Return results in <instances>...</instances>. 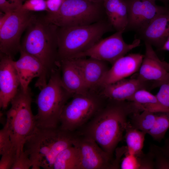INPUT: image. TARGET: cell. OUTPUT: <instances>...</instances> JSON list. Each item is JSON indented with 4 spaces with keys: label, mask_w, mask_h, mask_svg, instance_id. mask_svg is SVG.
I'll use <instances>...</instances> for the list:
<instances>
[{
    "label": "cell",
    "mask_w": 169,
    "mask_h": 169,
    "mask_svg": "<svg viewBox=\"0 0 169 169\" xmlns=\"http://www.w3.org/2000/svg\"><path fill=\"white\" fill-rule=\"evenodd\" d=\"M143 111L133 101L107 99L104 106L75 132L94 140L112 158L117 145L123 138L128 117Z\"/></svg>",
    "instance_id": "cell-1"
},
{
    "label": "cell",
    "mask_w": 169,
    "mask_h": 169,
    "mask_svg": "<svg viewBox=\"0 0 169 169\" xmlns=\"http://www.w3.org/2000/svg\"><path fill=\"white\" fill-rule=\"evenodd\" d=\"M59 27L48 21L45 16L35 15L26 30L21 49L41 63L49 79L59 67L58 30Z\"/></svg>",
    "instance_id": "cell-2"
},
{
    "label": "cell",
    "mask_w": 169,
    "mask_h": 169,
    "mask_svg": "<svg viewBox=\"0 0 169 169\" xmlns=\"http://www.w3.org/2000/svg\"><path fill=\"white\" fill-rule=\"evenodd\" d=\"M75 132L66 131L59 126L55 128L37 127L27 138L24 150L28 154L32 169H52L59 154L73 145Z\"/></svg>",
    "instance_id": "cell-3"
},
{
    "label": "cell",
    "mask_w": 169,
    "mask_h": 169,
    "mask_svg": "<svg viewBox=\"0 0 169 169\" xmlns=\"http://www.w3.org/2000/svg\"><path fill=\"white\" fill-rule=\"evenodd\" d=\"M114 29L107 18L89 25L59 27L58 60L74 58L87 50Z\"/></svg>",
    "instance_id": "cell-4"
},
{
    "label": "cell",
    "mask_w": 169,
    "mask_h": 169,
    "mask_svg": "<svg viewBox=\"0 0 169 169\" xmlns=\"http://www.w3.org/2000/svg\"><path fill=\"white\" fill-rule=\"evenodd\" d=\"M40 90L36 100L38 112L35 115L37 127L59 126L62 110L74 95L62 83L59 66L53 71L47 84Z\"/></svg>",
    "instance_id": "cell-5"
},
{
    "label": "cell",
    "mask_w": 169,
    "mask_h": 169,
    "mask_svg": "<svg viewBox=\"0 0 169 169\" xmlns=\"http://www.w3.org/2000/svg\"><path fill=\"white\" fill-rule=\"evenodd\" d=\"M32 94L29 87L26 91L20 86L11 100V106L6 112V121L16 158L24 151L27 138L37 127L35 116L31 109Z\"/></svg>",
    "instance_id": "cell-6"
},
{
    "label": "cell",
    "mask_w": 169,
    "mask_h": 169,
    "mask_svg": "<svg viewBox=\"0 0 169 169\" xmlns=\"http://www.w3.org/2000/svg\"><path fill=\"white\" fill-rule=\"evenodd\" d=\"M107 100L95 90L74 95L62 110L59 126L66 131H75L94 116L104 106Z\"/></svg>",
    "instance_id": "cell-7"
},
{
    "label": "cell",
    "mask_w": 169,
    "mask_h": 169,
    "mask_svg": "<svg viewBox=\"0 0 169 169\" xmlns=\"http://www.w3.org/2000/svg\"><path fill=\"white\" fill-rule=\"evenodd\" d=\"M45 17L59 27L89 25L107 18L103 3L89 0H65L58 13Z\"/></svg>",
    "instance_id": "cell-8"
},
{
    "label": "cell",
    "mask_w": 169,
    "mask_h": 169,
    "mask_svg": "<svg viewBox=\"0 0 169 169\" xmlns=\"http://www.w3.org/2000/svg\"><path fill=\"white\" fill-rule=\"evenodd\" d=\"M36 15L32 12H12L0 28V53L13 59L21 48V38Z\"/></svg>",
    "instance_id": "cell-9"
},
{
    "label": "cell",
    "mask_w": 169,
    "mask_h": 169,
    "mask_svg": "<svg viewBox=\"0 0 169 169\" xmlns=\"http://www.w3.org/2000/svg\"><path fill=\"white\" fill-rule=\"evenodd\" d=\"M123 32L116 31L107 38H102L90 49L74 58L89 57L113 64L129 51L140 45V40L139 39H135L131 44L126 43L122 37Z\"/></svg>",
    "instance_id": "cell-10"
},
{
    "label": "cell",
    "mask_w": 169,
    "mask_h": 169,
    "mask_svg": "<svg viewBox=\"0 0 169 169\" xmlns=\"http://www.w3.org/2000/svg\"><path fill=\"white\" fill-rule=\"evenodd\" d=\"M75 133L73 144L79 153V169H114L112 158L94 140Z\"/></svg>",
    "instance_id": "cell-11"
},
{
    "label": "cell",
    "mask_w": 169,
    "mask_h": 169,
    "mask_svg": "<svg viewBox=\"0 0 169 169\" xmlns=\"http://www.w3.org/2000/svg\"><path fill=\"white\" fill-rule=\"evenodd\" d=\"M128 7V28L141 31L153 19L169 12L167 6L157 5L150 0H125Z\"/></svg>",
    "instance_id": "cell-12"
},
{
    "label": "cell",
    "mask_w": 169,
    "mask_h": 169,
    "mask_svg": "<svg viewBox=\"0 0 169 169\" xmlns=\"http://www.w3.org/2000/svg\"><path fill=\"white\" fill-rule=\"evenodd\" d=\"M19 53V59L14 61V64L20 79V87L24 90H27L31 80L38 77L35 85L40 90L49 80L43 65L36 58L21 48Z\"/></svg>",
    "instance_id": "cell-13"
},
{
    "label": "cell",
    "mask_w": 169,
    "mask_h": 169,
    "mask_svg": "<svg viewBox=\"0 0 169 169\" xmlns=\"http://www.w3.org/2000/svg\"><path fill=\"white\" fill-rule=\"evenodd\" d=\"M11 57L0 53V107L5 110L20 86L19 77Z\"/></svg>",
    "instance_id": "cell-14"
},
{
    "label": "cell",
    "mask_w": 169,
    "mask_h": 169,
    "mask_svg": "<svg viewBox=\"0 0 169 169\" xmlns=\"http://www.w3.org/2000/svg\"><path fill=\"white\" fill-rule=\"evenodd\" d=\"M145 53L137 77L140 80L152 83L154 88L160 87L169 78L165 68L150 44L145 42Z\"/></svg>",
    "instance_id": "cell-15"
},
{
    "label": "cell",
    "mask_w": 169,
    "mask_h": 169,
    "mask_svg": "<svg viewBox=\"0 0 169 169\" xmlns=\"http://www.w3.org/2000/svg\"><path fill=\"white\" fill-rule=\"evenodd\" d=\"M144 57L140 54H130L118 59L106 72L98 88L126 78L138 71Z\"/></svg>",
    "instance_id": "cell-16"
},
{
    "label": "cell",
    "mask_w": 169,
    "mask_h": 169,
    "mask_svg": "<svg viewBox=\"0 0 169 169\" xmlns=\"http://www.w3.org/2000/svg\"><path fill=\"white\" fill-rule=\"evenodd\" d=\"M153 88V84L142 81L136 77L124 79L100 88V94L106 99L128 100L137 91Z\"/></svg>",
    "instance_id": "cell-17"
},
{
    "label": "cell",
    "mask_w": 169,
    "mask_h": 169,
    "mask_svg": "<svg viewBox=\"0 0 169 169\" xmlns=\"http://www.w3.org/2000/svg\"><path fill=\"white\" fill-rule=\"evenodd\" d=\"M71 59L90 90H96L101 79L109 69L106 62L90 57Z\"/></svg>",
    "instance_id": "cell-18"
},
{
    "label": "cell",
    "mask_w": 169,
    "mask_h": 169,
    "mask_svg": "<svg viewBox=\"0 0 169 169\" xmlns=\"http://www.w3.org/2000/svg\"><path fill=\"white\" fill-rule=\"evenodd\" d=\"M140 32L145 42L160 49L169 36V12L157 17Z\"/></svg>",
    "instance_id": "cell-19"
},
{
    "label": "cell",
    "mask_w": 169,
    "mask_h": 169,
    "mask_svg": "<svg viewBox=\"0 0 169 169\" xmlns=\"http://www.w3.org/2000/svg\"><path fill=\"white\" fill-rule=\"evenodd\" d=\"M59 63L62 83L69 92L74 95L85 94L90 90L71 59L62 60Z\"/></svg>",
    "instance_id": "cell-20"
},
{
    "label": "cell",
    "mask_w": 169,
    "mask_h": 169,
    "mask_svg": "<svg viewBox=\"0 0 169 169\" xmlns=\"http://www.w3.org/2000/svg\"><path fill=\"white\" fill-rule=\"evenodd\" d=\"M103 5L107 18L116 31L127 29L128 10L125 0H104Z\"/></svg>",
    "instance_id": "cell-21"
},
{
    "label": "cell",
    "mask_w": 169,
    "mask_h": 169,
    "mask_svg": "<svg viewBox=\"0 0 169 169\" xmlns=\"http://www.w3.org/2000/svg\"><path fill=\"white\" fill-rule=\"evenodd\" d=\"M128 101L134 102L143 110L155 113L169 111V107L162 104L156 95L145 89L137 91Z\"/></svg>",
    "instance_id": "cell-22"
},
{
    "label": "cell",
    "mask_w": 169,
    "mask_h": 169,
    "mask_svg": "<svg viewBox=\"0 0 169 169\" xmlns=\"http://www.w3.org/2000/svg\"><path fill=\"white\" fill-rule=\"evenodd\" d=\"M80 156L77 149L73 145L61 151L56 157L52 169H79Z\"/></svg>",
    "instance_id": "cell-23"
},
{
    "label": "cell",
    "mask_w": 169,
    "mask_h": 169,
    "mask_svg": "<svg viewBox=\"0 0 169 169\" xmlns=\"http://www.w3.org/2000/svg\"><path fill=\"white\" fill-rule=\"evenodd\" d=\"M125 132L124 137L128 152L137 156L143 155L144 153L142 150L146 133L134 127L129 120Z\"/></svg>",
    "instance_id": "cell-24"
},
{
    "label": "cell",
    "mask_w": 169,
    "mask_h": 169,
    "mask_svg": "<svg viewBox=\"0 0 169 169\" xmlns=\"http://www.w3.org/2000/svg\"><path fill=\"white\" fill-rule=\"evenodd\" d=\"M125 156L121 161L120 167L121 169H154L153 157L149 152L137 156L128 152L126 147L124 153Z\"/></svg>",
    "instance_id": "cell-25"
},
{
    "label": "cell",
    "mask_w": 169,
    "mask_h": 169,
    "mask_svg": "<svg viewBox=\"0 0 169 169\" xmlns=\"http://www.w3.org/2000/svg\"><path fill=\"white\" fill-rule=\"evenodd\" d=\"M157 115V113L144 110L131 114L129 121L134 127L147 134L154 124Z\"/></svg>",
    "instance_id": "cell-26"
},
{
    "label": "cell",
    "mask_w": 169,
    "mask_h": 169,
    "mask_svg": "<svg viewBox=\"0 0 169 169\" xmlns=\"http://www.w3.org/2000/svg\"><path fill=\"white\" fill-rule=\"evenodd\" d=\"M169 128V111L158 112L154 124L147 134L155 140L160 142Z\"/></svg>",
    "instance_id": "cell-27"
},
{
    "label": "cell",
    "mask_w": 169,
    "mask_h": 169,
    "mask_svg": "<svg viewBox=\"0 0 169 169\" xmlns=\"http://www.w3.org/2000/svg\"><path fill=\"white\" fill-rule=\"evenodd\" d=\"M150 151L153 155L155 169H169V155L162 147L153 145Z\"/></svg>",
    "instance_id": "cell-28"
},
{
    "label": "cell",
    "mask_w": 169,
    "mask_h": 169,
    "mask_svg": "<svg viewBox=\"0 0 169 169\" xmlns=\"http://www.w3.org/2000/svg\"><path fill=\"white\" fill-rule=\"evenodd\" d=\"M12 150H14L12 142L8 129L5 124L0 131V154L2 156Z\"/></svg>",
    "instance_id": "cell-29"
},
{
    "label": "cell",
    "mask_w": 169,
    "mask_h": 169,
    "mask_svg": "<svg viewBox=\"0 0 169 169\" xmlns=\"http://www.w3.org/2000/svg\"><path fill=\"white\" fill-rule=\"evenodd\" d=\"M17 11L31 12L45 11L47 13L48 12L45 0H27Z\"/></svg>",
    "instance_id": "cell-30"
},
{
    "label": "cell",
    "mask_w": 169,
    "mask_h": 169,
    "mask_svg": "<svg viewBox=\"0 0 169 169\" xmlns=\"http://www.w3.org/2000/svg\"><path fill=\"white\" fill-rule=\"evenodd\" d=\"M25 0H0V12L3 13L13 12L22 6Z\"/></svg>",
    "instance_id": "cell-31"
},
{
    "label": "cell",
    "mask_w": 169,
    "mask_h": 169,
    "mask_svg": "<svg viewBox=\"0 0 169 169\" xmlns=\"http://www.w3.org/2000/svg\"><path fill=\"white\" fill-rule=\"evenodd\" d=\"M160 87L159 90L156 96L162 104L169 107V78Z\"/></svg>",
    "instance_id": "cell-32"
},
{
    "label": "cell",
    "mask_w": 169,
    "mask_h": 169,
    "mask_svg": "<svg viewBox=\"0 0 169 169\" xmlns=\"http://www.w3.org/2000/svg\"><path fill=\"white\" fill-rule=\"evenodd\" d=\"M31 166L29 156L24 151L15 158L12 169H28Z\"/></svg>",
    "instance_id": "cell-33"
},
{
    "label": "cell",
    "mask_w": 169,
    "mask_h": 169,
    "mask_svg": "<svg viewBox=\"0 0 169 169\" xmlns=\"http://www.w3.org/2000/svg\"><path fill=\"white\" fill-rule=\"evenodd\" d=\"M16 157L14 150L2 155L0 161V169H12Z\"/></svg>",
    "instance_id": "cell-34"
},
{
    "label": "cell",
    "mask_w": 169,
    "mask_h": 169,
    "mask_svg": "<svg viewBox=\"0 0 169 169\" xmlns=\"http://www.w3.org/2000/svg\"><path fill=\"white\" fill-rule=\"evenodd\" d=\"M48 13L54 14L60 10L65 0H45Z\"/></svg>",
    "instance_id": "cell-35"
},
{
    "label": "cell",
    "mask_w": 169,
    "mask_h": 169,
    "mask_svg": "<svg viewBox=\"0 0 169 169\" xmlns=\"http://www.w3.org/2000/svg\"><path fill=\"white\" fill-rule=\"evenodd\" d=\"M0 12L2 14L0 18V28L2 27L12 13H3L1 12Z\"/></svg>",
    "instance_id": "cell-36"
},
{
    "label": "cell",
    "mask_w": 169,
    "mask_h": 169,
    "mask_svg": "<svg viewBox=\"0 0 169 169\" xmlns=\"http://www.w3.org/2000/svg\"><path fill=\"white\" fill-rule=\"evenodd\" d=\"M160 49L169 51V36Z\"/></svg>",
    "instance_id": "cell-37"
},
{
    "label": "cell",
    "mask_w": 169,
    "mask_h": 169,
    "mask_svg": "<svg viewBox=\"0 0 169 169\" xmlns=\"http://www.w3.org/2000/svg\"><path fill=\"white\" fill-rule=\"evenodd\" d=\"M162 147L169 155V138H167L165 140L164 145Z\"/></svg>",
    "instance_id": "cell-38"
},
{
    "label": "cell",
    "mask_w": 169,
    "mask_h": 169,
    "mask_svg": "<svg viewBox=\"0 0 169 169\" xmlns=\"http://www.w3.org/2000/svg\"><path fill=\"white\" fill-rule=\"evenodd\" d=\"M161 63L166 70L169 72V63L161 60Z\"/></svg>",
    "instance_id": "cell-39"
},
{
    "label": "cell",
    "mask_w": 169,
    "mask_h": 169,
    "mask_svg": "<svg viewBox=\"0 0 169 169\" xmlns=\"http://www.w3.org/2000/svg\"><path fill=\"white\" fill-rule=\"evenodd\" d=\"M156 2V1H159L163 3L166 5H167L169 2V0H150Z\"/></svg>",
    "instance_id": "cell-40"
},
{
    "label": "cell",
    "mask_w": 169,
    "mask_h": 169,
    "mask_svg": "<svg viewBox=\"0 0 169 169\" xmlns=\"http://www.w3.org/2000/svg\"><path fill=\"white\" fill-rule=\"evenodd\" d=\"M92 2L98 3H103L104 0H89Z\"/></svg>",
    "instance_id": "cell-41"
}]
</instances>
